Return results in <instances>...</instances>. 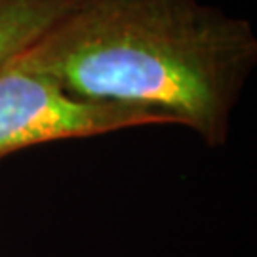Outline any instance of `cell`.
Masks as SVG:
<instances>
[{"label":"cell","mask_w":257,"mask_h":257,"mask_svg":"<svg viewBox=\"0 0 257 257\" xmlns=\"http://www.w3.org/2000/svg\"><path fill=\"white\" fill-rule=\"evenodd\" d=\"M8 61L74 97L162 114L219 147L257 37L248 19L200 0H78Z\"/></svg>","instance_id":"1"},{"label":"cell","mask_w":257,"mask_h":257,"mask_svg":"<svg viewBox=\"0 0 257 257\" xmlns=\"http://www.w3.org/2000/svg\"><path fill=\"white\" fill-rule=\"evenodd\" d=\"M172 120L151 110L74 97L54 78L18 65H0V158L19 149L92 138Z\"/></svg>","instance_id":"2"},{"label":"cell","mask_w":257,"mask_h":257,"mask_svg":"<svg viewBox=\"0 0 257 257\" xmlns=\"http://www.w3.org/2000/svg\"><path fill=\"white\" fill-rule=\"evenodd\" d=\"M78 0H0V65L61 19Z\"/></svg>","instance_id":"3"}]
</instances>
